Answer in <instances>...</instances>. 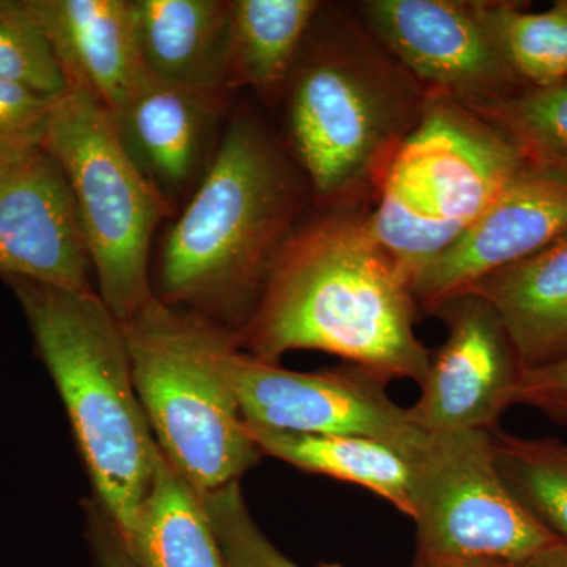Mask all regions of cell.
I'll return each mask as SVG.
<instances>
[{
	"label": "cell",
	"instance_id": "obj_15",
	"mask_svg": "<svg viewBox=\"0 0 567 567\" xmlns=\"http://www.w3.org/2000/svg\"><path fill=\"white\" fill-rule=\"evenodd\" d=\"M69 87L91 93L112 121L151 78L142 65L130 0H25Z\"/></svg>",
	"mask_w": 567,
	"mask_h": 567
},
{
	"label": "cell",
	"instance_id": "obj_9",
	"mask_svg": "<svg viewBox=\"0 0 567 567\" xmlns=\"http://www.w3.org/2000/svg\"><path fill=\"white\" fill-rule=\"evenodd\" d=\"M227 375L245 423L312 435L364 436L412 461L425 434L388 394V380L358 364L297 372L234 349Z\"/></svg>",
	"mask_w": 567,
	"mask_h": 567
},
{
	"label": "cell",
	"instance_id": "obj_4",
	"mask_svg": "<svg viewBox=\"0 0 567 567\" xmlns=\"http://www.w3.org/2000/svg\"><path fill=\"white\" fill-rule=\"evenodd\" d=\"M0 279L61 395L95 499L126 539L151 491L158 445L134 386L123 324L96 292Z\"/></svg>",
	"mask_w": 567,
	"mask_h": 567
},
{
	"label": "cell",
	"instance_id": "obj_29",
	"mask_svg": "<svg viewBox=\"0 0 567 567\" xmlns=\"http://www.w3.org/2000/svg\"><path fill=\"white\" fill-rule=\"evenodd\" d=\"M511 567H567V544L558 540L554 546L544 548L524 561L509 565Z\"/></svg>",
	"mask_w": 567,
	"mask_h": 567
},
{
	"label": "cell",
	"instance_id": "obj_25",
	"mask_svg": "<svg viewBox=\"0 0 567 567\" xmlns=\"http://www.w3.org/2000/svg\"><path fill=\"white\" fill-rule=\"evenodd\" d=\"M226 567H303L274 546L249 513L240 483L200 496Z\"/></svg>",
	"mask_w": 567,
	"mask_h": 567
},
{
	"label": "cell",
	"instance_id": "obj_21",
	"mask_svg": "<svg viewBox=\"0 0 567 567\" xmlns=\"http://www.w3.org/2000/svg\"><path fill=\"white\" fill-rule=\"evenodd\" d=\"M484 13L511 69L528 87L567 80V0L546 11L507 0H484Z\"/></svg>",
	"mask_w": 567,
	"mask_h": 567
},
{
	"label": "cell",
	"instance_id": "obj_31",
	"mask_svg": "<svg viewBox=\"0 0 567 567\" xmlns=\"http://www.w3.org/2000/svg\"><path fill=\"white\" fill-rule=\"evenodd\" d=\"M557 447H558L559 453H561L563 456L567 457V445H566V443L558 442V440H557Z\"/></svg>",
	"mask_w": 567,
	"mask_h": 567
},
{
	"label": "cell",
	"instance_id": "obj_22",
	"mask_svg": "<svg viewBox=\"0 0 567 567\" xmlns=\"http://www.w3.org/2000/svg\"><path fill=\"white\" fill-rule=\"evenodd\" d=\"M499 475L528 513L567 544V457L557 440L492 431Z\"/></svg>",
	"mask_w": 567,
	"mask_h": 567
},
{
	"label": "cell",
	"instance_id": "obj_26",
	"mask_svg": "<svg viewBox=\"0 0 567 567\" xmlns=\"http://www.w3.org/2000/svg\"><path fill=\"white\" fill-rule=\"evenodd\" d=\"M55 100L0 81V153L43 144Z\"/></svg>",
	"mask_w": 567,
	"mask_h": 567
},
{
	"label": "cell",
	"instance_id": "obj_14",
	"mask_svg": "<svg viewBox=\"0 0 567 567\" xmlns=\"http://www.w3.org/2000/svg\"><path fill=\"white\" fill-rule=\"evenodd\" d=\"M233 95L151 80L114 118L122 147L175 212L210 169Z\"/></svg>",
	"mask_w": 567,
	"mask_h": 567
},
{
	"label": "cell",
	"instance_id": "obj_6",
	"mask_svg": "<svg viewBox=\"0 0 567 567\" xmlns=\"http://www.w3.org/2000/svg\"><path fill=\"white\" fill-rule=\"evenodd\" d=\"M528 162L494 123L429 93L372 207L369 226L410 282L451 248Z\"/></svg>",
	"mask_w": 567,
	"mask_h": 567
},
{
	"label": "cell",
	"instance_id": "obj_30",
	"mask_svg": "<svg viewBox=\"0 0 567 567\" xmlns=\"http://www.w3.org/2000/svg\"><path fill=\"white\" fill-rule=\"evenodd\" d=\"M417 567H511L506 563L488 559H429L417 563Z\"/></svg>",
	"mask_w": 567,
	"mask_h": 567
},
{
	"label": "cell",
	"instance_id": "obj_13",
	"mask_svg": "<svg viewBox=\"0 0 567 567\" xmlns=\"http://www.w3.org/2000/svg\"><path fill=\"white\" fill-rule=\"evenodd\" d=\"M567 235V173L527 164L461 238L413 279L429 308Z\"/></svg>",
	"mask_w": 567,
	"mask_h": 567
},
{
	"label": "cell",
	"instance_id": "obj_16",
	"mask_svg": "<svg viewBox=\"0 0 567 567\" xmlns=\"http://www.w3.org/2000/svg\"><path fill=\"white\" fill-rule=\"evenodd\" d=\"M148 78L197 91L235 93L230 0H130Z\"/></svg>",
	"mask_w": 567,
	"mask_h": 567
},
{
	"label": "cell",
	"instance_id": "obj_19",
	"mask_svg": "<svg viewBox=\"0 0 567 567\" xmlns=\"http://www.w3.org/2000/svg\"><path fill=\"white\" fill-rule=\"evenodd\" d=\"M125 540L140 567H226L203 499L159 447L151 491Z\"/></svg>",
	"mask_w": 567,
	"mask_h": 567
},
{
	"label": "cell",
	"instance_id": "obj_3",
	"mask_svg": "<svg viewBox=\"0 0 567 567\" xmlns=\"http://www.w3.org/2000/svg\"><path fill=\"white\" fill-rule=\"evenodd\" d=\"M429 93L353 6L323 3L284 85V144L317 210L371 207Z\"/></svg>",
	"mask_w": 567,
	"mask_h": 567
},
{
	"label": "cell",
	"instance_id": "obj_12",
	"mask_svg": "<svg viewBox=\"0 0 567 567\" xmlns=\"http://www.w3.org/2000/svg\"><path fill=\"white\" fill-rule=\"evenodd\" d=\"M73 194L43 145L0 153V278L95 292Z\"/></svg>",
	"mask_w": 567,
	"mask_h": 567
},
{
	"label": "cell",
	"instance_id": "obj_24",
	"mask_svg": "<svg viewBox=\"0 0 567 567\" xmlns=\"http://www.w3.org/2000/svg\"><path fill=\"white\" fill-rule=\"evenodd\" d=\"M0 81L51 99L69 91L50 40L25 0H0Z\"/></svg>",
	"mask_w": 567,
	"mask_h": 567
},
{
	"label": "cell",
	"instance_id": "obj_2",
	"mask_svg": "<svg viewBox=\"0 0 567 567\" xmlns=\"http://www.w3.org/2000/svg\"><path fill=\"white\" fill-rule=\"evenodd\" d=\"M309 207L311 188L282 136L259 112L237 107L210 169L159 241L153 295L237 341Z\"/></svg>",
	"mask_w": 567,
	"mask_h": 567
},
{
	"label": "cell",
	"instance_id": "obj_18",
	"mask_svg": "<svg viewBox=\"0 0 567 567\" xmlns=\"http://www.w3.org/2000/svg\"><path fill=\"white\" fill-rule=\"evenodd\" d=\"M246 424V432L262 456L303 470L357 484L382 496L410 517L412 462L395 447L364 436L312 435Z\"/></svg>",
	"mask_w": 567,
	"mask_h": 567
},
{
	"label": "cell",
	"instance_id": "obj_11",
	"mask_svg": "<svg viewBox=\"0 0 567 567\" xmlns=\"http://www.w3.org/2000/svg\"><path fill=\"white\" fill-rule=\"evenodd\" d=\"M427 312L446 324L447 336L431 352L410 417L424 432L495 431L524 375L505 324L472 290L450 295Z\"/></svg>",
	"mask_w": 567,
	"mask_h": 567
},
{
	"label": "cell",
	"instance_id": "obj_5",
	"mask_svg": "<svg viewBox=\"0 0 567 567\" xmlns=\"http://www.w3.org/2000/svg\"><path fill=\"white\" fill-rule=\"evenodd\" d=\"M122 324L134 386L164 456L199 496L240 483L262 454L227 375L234 336L156 297Z\"/></svg>",
	"mask_w": 567,
	"mask_h": 567
},
{
	"label": "cell",
	"instance_id": "obj_23",
	"mask_svg": "<svg viewBox=\"0 0 567 567\" xmlns=\"http://www.w3.org/2000/svg\"><path fill=\"white\" fill-rule=\"evenodd\" d=\"M472 111L516 142L529 164L567 173V80Z\"/></svg>",
	"mask_w": 567,
	"mask_h": 567
},
{
	"label": "cell",
	"instance_id": "obj_7",
	"mask_svg": "<svg viewBox=\"0 0 567 567\" xmlns=\"http://www.w3.org/2000/svg\"><path fill=\"white\" fill-rule=\"evenodd\" d=\"M43 148L73 194L100 298L122 323L147 305L159 226L175 210L122 147L110 112L82 89L54 103Z\"/></svg>",
	"mask_w": 567,
	"mask_h": 567
},
{
	"label": "cell",
	"instance_id": "obj_27",
	"mask_svg": "<svg viewBox=\"0 0 567 567\" xmlns=\"http://www.w3.org/2000/svg\"><path fill=\"white\" fill-rule=\"evenodd\" d=\"M514 405H527L558 425H567V358L559 363L524 372Z\"/></svg>",
	"mask_w": 567,
	"mask_h": 567
},
{
	"label": "cell",
	"instance_id": "obj_1",
	"mask_svg": "<svg viewBox=\"0 0 567 567\" xmlns=\"http://www.w3.org/2000/svg\"><path fill=\"white\" fill-rule=\"evenodd\" d=\"M369 208L308 213L279 252L238 350L267 363L319 350L388 382L423 383L431 352L416 336L412 282L377 240Z\"/></svg>",
	"mask_w": 567,
	"mask_h": 567
},
{
	"label": "cell",
	"instance_id": "obj_28",
	"mask_svg": "<svg viewBox=\"0 0 567 567\" xmlns=\"http://www.w3.org/2000/svg\"><path fill=\"white\" fill-rule=\"evenodd\" d=\"M85 516L95 567H140L121 529L95 498L87 502Z\"/></svg>",
	"mask_w": 567,
	"mask_h": 567
},
{
	"label": "cell",
	"instance_id": "obj_8",
	"mask_svg": "<svg viewBox=\"0 0 567 567\" xmlns=\"http://www.w3.org/2000/svg\"><path fill=\"white\" fill-rule=\"evenodd\" d=\"M410 462L417 563L488 559L516 565L558 543L506 486L492 432H427Z\"/></svg>",
	"mask_w": 567,
	"mask_h": 567
},
{
	"label": "cell",
	"instance_id": "obj_20",
	"mask_svg": "<svg viewBox=\"0 0 567 567\" xmlns=\"http://www.w3.org/2000/svg\"><path fill=\"white\" fill-rule=\"evenodd\" d=\"M230 3L235 85L251 87L267 100L281 99L284 85L323 2L230 0Z\"/></svg>",
	"mask_w": 567,
	"mask_h": 567
},
{
	"label": "cell",
	"instance_id": "obj_10",
	"mask_svg": "<svg viewBox=\"0 0 567 567\" xmlns=\"http://www.w3.org/2000/svg\"><path fill=\"white\" fill-rule=\"evenodd\" d=\"M353 9L432 95L480 110L528 87L506 61L484 0H365Z\"/></svg>",
	"mask_w": 567,
	"mask_h": 567
},
{
	"label": "cell",
	"instance_id": "obj_17",
	"mask_svg": "<svg viewBox=\"0 0 567 567\" xmlns=\"http://www.w3.org/2000/svg\"><path fill=\"white\" fill-rule=\"evenodd\" d=\"M466 290L481 295L495 309L522 371L566 360L567 235Z\"/></svg>",
	"mask_w": 567,
	"mask_h": 567
}]
</instances>
